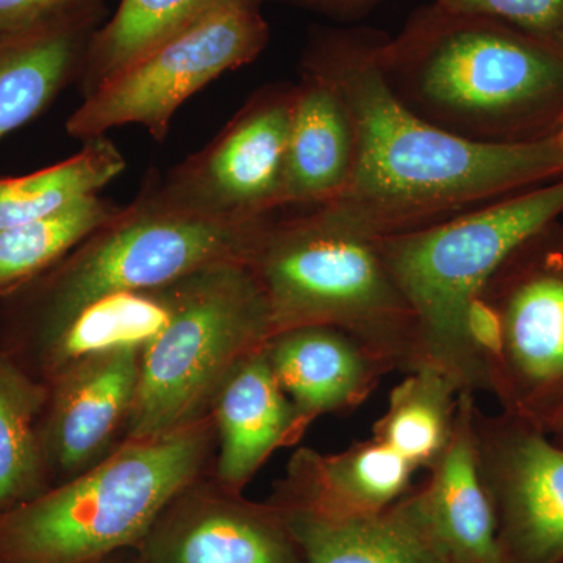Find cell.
<instances>
[{"mask_svg": "<svg viewBox=\"0 0 563 563\" xmlns=\"http://www.w3.org/2000/svg\"><path fill=\"white\" fill-rule=\"evenodd\" d=\"M385 40L368 29H324L303 51L301 66L331 81L355 132L346 188L320 206L331 217L369 239H384L563 176L554 136L523 144L474 143L413 113L385 76Z\"/></svg>", "mask_w": 563, "mask_h": 563, "instance_id": "6da1fadb", "label": "cell"}, {"mask_svg": "<svg viewBox=\"0 0 563 563\" xmlns=\"http://www.w3.org/2000/svg\"><path fill=\"white\" fill-rule=\"evenodd\" d=\"M269 336L268 302L246 263H220L185 277L172 320L141 351L125 442L209 417L225 379Z\"/></svg>", "mask_w": 563, "mask_h": 563, "instance_id": "52a82bcc", "label": "cell"}, {"mask_svg": "<svg viewBox=\"0 0 563 563\" xmlns=\"http://www.w3.org/2000/svg\"><path fill=\"white\" fill-rule=\"evenodd\" d=\"M269 217H185L135 196L60 262L0 298V352L18 361L81 309L118 292L165 287L220 263L247 265Z\"/></svg>", "mask_w": 563, "mask_h": 563, "instance_id": "277c9868", "label": "cell"}, {"mask_svg": "<svg viewBox=\"0 0 563 563\" xmlns=\"http://www.w3.org/2000/svg\"><path fill=\"white\" fill-rule=\"evenodd\" d=\"M211 415L129 440L87 472L0 514V563H96L136 551L168 504L211 472Z\"/></svg>", "mask_w": 563, "mask_h": 563, "instance_id": "3957f363", "label": "cell"}, {"mask_svg": "<svg viewBox=\"0 0 563 563\" xmlns=\"http://www.w3.org/2000/svg\"><path fill=\"white\" fill-rule=\"evenodd\" d=\"M295 84L258 88L213 140L136 198L152 209L211 220L254 221L282 210Z\"/></svg>", "mask_w": 563, "mask_h": 563, "instance_id": "30bf717a", "label": "cell"}, {"mask_svg": "<svg viewBox=\"0 0 563 563\" xmlns=\"http://www.w3.org/2000/svg\"><path fill=\"white\" fill-rule=\"evenodd\" d=\"M550 435H554L555 443L563 448V417L561 418V421L554 426V429L551 431Z\"/></svg>", "mask_w": 563, "mask_h": 563, "instance_id": "4dcf8cb0", "label": "cell"}, {"mask_svg": "<svg viewBox=\"0 0 563 563\" xmlns=\"http://www.w3.org/2000/svg\"><path fill=\"white\" fill-rule=\"evenodd\" d=\"M132 563H141L140 559H139V555L135 554V559H133Z\"/></svg>", "mask_w": 563, "mask_h": 563, "instance_id": "836d02e7", "label": "cell"}, {"mask_svg": "<svg viewBox=\"0 0 563 563\" xmlns=\"http://www.w3.org/2000/svg\"><path fill=\"white\" fill-rule=\"evenodd\" d=\"M558 44H559V46H561V47H562V49H563V27H562L561 33H559V36H558Z\"/></svg>", "mask_w": 563, "mask_h": 563, "instance_id": "d6a6232c", "label": "cell"}, {"mask_svg": "<svg viewBox=\"0 0 563 563\" xmlns=\"http://www.w3.org/2000/svg\"><path fill=\"white\" fill-rule=\"evenodd\" d=\"M66 161L18 177H0V231L43 220L99 192L125 172L124 155L109 135L81 141Z\"/></svg>", "mask_w": 563, "mask_h": 563, "instance_id": "7402d4cb", "label": "cell"}, {"mask_svg": "<svg viewBox=\"0 0 563 563\" xmlns=\"http://www.w3.org/2000/svg\"><path fill=\"white\" fill-rule=\"evenodd\" d=\"M265 352L306 429L322 415L357 409L385 374L395 372L383 355L357 336L328 325L274 333Z\"/></svg>", "mask_w": 563, "mask_h": 563, "instance_id": "2e32d148", "label": "cell"}, {"mask_svg": "<svg viewBox=\"0 0 563 563\" xmlns=\"http://www.w3.org/2000/svg\"><path fill=\"white\" fill-rule=\"evenodd\" d=\"M106 0L0 35V141L31 124L70 85H79Z\"/></svg>", "mask_w": 563, "mask_h": 563, "instance_id": "9a60e30c", "label": "cell"}, {"mask_svg": "<svg viewBox=\"0 0 563 563\" xmlns=\"http://www.w3.org/2000/svg\"><path fill=\"white\" fill-rule=\"evenodd\" d=\"M136 551H129V553H121L113 555V558L106 559V561L96 563H132L135 559Z\"/></svg>", "mask_w": 563, "mask_h": 563, "instance_id": "f546056e", "label": "cell"}, {"mask_svg": "<svg viewBox=\"0 0 563 563\" xmlns=\"http://www.w3.org/2000/svg\"><path fill=\"white\" fill-rule=\"evenodd\" d=\"M354 161L355 132L346 103L331 81L301 66L295 84L282 210L335 201L346 188Z\"/></svg>", "mask_w": 563, "mask_h": 563, "instance_id": "d6986e66", "label": "cell"}, {"mask_svg": "<svg viewBox=\"0 0 563 563\" xmlns=\"http://www.w3.org/2000/svg\"><path fill=\"white\" fill-rule=\"evenodd\" d=\"M383 66L413 113L474 143H536L563 124L562 47L503 21L432 2L387 36Z\"/></svg>", "mask_w": 563, "mask_h": 563, "instance_id": "7a4b0ae2", "label": "cell"}, {"mask_svg": "<svg viewBox=\"0 0 563 563\" xmlns=\"http://www.w3.org/2000/svg\"><path fill=\"white\" fill-rule=\"evenodd\" d=\"M476 404V393H461L453 439L429 466L428 481L393 504L446 563H504L495 512L477 466Z\"/></svg>", "mask_w": 563, "mask_h": 563, "instance_id": "5bb4252c", "label": "cell"}, {"mask_svg": "<svg viewBox=\"0 0 563 563\" xmlns=\"http://www.w3.org/2000/svg\"><path fill=\"white\" fill-rule=\"evenodd\" d=\"M563 176L450 220L376 239L385 265L413 313L421 365L485 391L470 317L504 258L533 232L561 220Z\"/></svg>", "mask_w": 563, "mask_h": 563, "instance_id": "8992f818", "label": "cell"}, {"mask_svg": "<svg viewBox=\"0 0 563 563\" xmlns=\"http://www.w3.org/2000/svg\"><path fill=\"white\" fill-rule=\"evenodd\" d=\"M309 563H446L388 507L368 517L333 518L274 501Z\"/></svg>", "mask_w": 563, "mask_h": 563, "instance_id": "44dd1931", "label": "cell"}, {"mask_svg": "<svg viewBox=\"0 0 563 563\" xmlns=\"http://www.w3.org/2000/svg\"><path fill=\"white\" fill-rule=\"evenodd\" d=\"M214 0H120L92 38L79 90L84 98L102 81L209 9Z\"/></svg>", "mask_w": 563, "mask_h": 563, "instance_id": "484cf974", "label": "cell"}, {"mask_svg": "<svg viewBox=\"0 0 563 563\" xmlns=\"http://www.w3.org/2000/svg\"><path fill=\"white\" fill-rule=\"evenodd\" d=\"M459 13L492 18L558 43L563 27V0H433Z\"/></svg>", "mask_w": 563, "mask_h": 563, "instance_id": "4316f807", "label": "cell"}, {"mask_svg": "<svg viewBox=\"0 0 563 563\" xmlns=\"http://www.w3.org/2000/svg\"><path fill=\"white\" fill-rule=\"evenodd\" d=\"M504 563H563V448L509 413H473Z\"/></svg>", "mask_w": 563, "mask_h": 563, "instance_id": "8fae6325", "label": "cell"}, {"mask_svg": "<svg viewBox=\"0 0 563 563\" xmlns=\"http://www.w3.org/2000/svg\"><path fill=\"white\" fill-rule=\"evenodd\" d=\"M46 384L0 352V514L49 490L38 420Z\"/></svg>", "mask_w": 563, "mask_h": 563, "instance_id": "cb8c5ba5", "label": "cell"}, {"mask_svg": "<svg viewBox=\"0 0 563 563\" xmlns=\"http://www.w3.org/2000/svg\"><path fill=\"white\" fill-rule=\"evenodd\" d=\"M461 393L454 379L432 366L407 374L374 422L373 439L401 454L415 470H428L453 439Z\"/></svg>", "mask_w": 563, "mask_h": 563, "instance_id": "603a6c76", "label": "cell"}, {"mask_svg": "<svg viewBox=\"0 0 563 563\" xmlns=\"http://www.w3.org/2000/svg\"><path fill=\"white\" fill-rule=\"evenodd\" d=\"M141 563H309L285 515L211 476L188 485L136 550Z\"/></svg>", "mask_w": 563, "mask_h": 563, "instance_id": "4fadbf2b", "label": "cell"}, {"mask_svg": "<svg viewBox=\"0 0 563 563\" xmlns=\"http://www.w3.org/2000/svg\"><path fill=\"white\" fill-rule=\"evenodd\" d=\"M141 351L122 346L87 355L44 383L38 437L51 488L98 465L125 442Z\"/></svg>", "mask_w": 563, "mask_h": 563, "instance_id": "7c38bea8", "label": "cell"}, {"mask_svg": "<svg viewBox=\"0 0 563 563\" xmlns=\"http://www.w3.org/2000/svg\"><path fill=\"white\" fill-rule=\"evenodd\" d=\"M272 317V335L328 325L357 336L406 374L422 368L413 313L376 239L322 207L274 213L250 262Z\"/></svg>", "mask_w": 563, "mask_h": 563, "instance_id": "5b68a950", "label": "cell"}, {"mask_svg": "<svg viewBox=\"0 0 563 563\" xmlns=\"http://www.w3.org/2000/svg\"><path fill=\"white\" fill-rule=\"evenodd\" d=\"M184 279L92 302L14 362L35 379L47 383L69 363L87 355L122 346L144 347L172 320Z\"/></svg>", "mask_w": 563, "mask_h": 563, "instance_id": "ffe728a7", "label": "cell"}, {"mask_svg": "<svg viewBox=\"0 0 563 563\" xmlns=\"http://www.w3.org/2000/svg\"><path fill=\"white\" fill-rule=\"evenodd\" d=\"M263 2L214 0L84 98L66 121V133L87 141L124 125H141L162 143L188 99L265 51L269 25Z\"/></svg>", "mask_w": 563, "mask_h": 563, "instance_id": "9c48e42d", "label": "cell"}, {"mask_svg": "<svg viewBox=\"0 0 563 563\" xmlns=\"http://www.w3.org/2000/svg\"><path fill=\"white\" fill-rule=\"evenodd\" d=\"M415 472L412 463L373 437L339 454L301 448L288 461L272 499L325 517H368L407 495Z\"/></svg>", "mask_w": 563, "mask_h": 563, "instance_id": "ac0fdd59", "label": "cell"}, {"mask_svg": "<svg viewBox=\"0 0 563 563\" xmlns=\"http://www.w3.org/2000/svg\"><path fill=\"white\" fill-rule=\"evenodd\" d=\"M95 0H0V35L21 31Z\"/></svg>", "mask_w": 563, "mask_h": 563, "instance_id": "83f0119b", "label": "cell"}, {"mask_svg": "<svg viewBox=\"0 0 563 563\" xmlns=\"http://www.w3.org/2000/svg\"><path fill=\"white\" fill-rule=\"evenodd\" d=\"M555 144H558L559 151L562 152L563 155V124L561 129H559L558 133L554 135Z\"/></svg>", "mask_w": 563, "mask_h": 563, "instance_id": "1f68e13d", "label": "cell"}, {"mask_svg": "<svg viewBox=\"0 0 563 563\" xmlns=\"http://www.w3.org/2000/svg\"><path fill=\"white\" fill-rule=\"evenodd\" d=\"M120 209L98 195L43 220L0 231V298L47 272Z\"/></svg>", "mask_w": 563, "mask_h": 563, "instance_id": "d4e9b609", "label": "cell"}, {"mask_svg": "<svg viewBox=\"0 0 563 563\" xmlns=\"http://www.w3.org/2000/svg\"><path fill=\"white\" fill-rule=\"evenodd\" d=\"M485 391L550 435L563 417V222L529 235L484 285L470 317Z\"/></svg>", "mask_w": 563, "mask_h": 563, "instance_id": "ba28073f", "label": "cell"}, {"mask_svg": "<svg viewBox=\"0 0 563 563\" xmlns=\"http://www.w3.org/2000/svg\"><path fill=\"white\" fill-rule=\"evenodd\" d=\"M280 2L292 3V5L318 11V13L329 14L333 18H350L365 13L366 10L373 9L384 0H280Z\"/></svg>", "mask_w": 563, "mask_h": 563, "instance_id": "f1b7e54d", "label": "cell"}, {"mask_svg": "<svg viewBox=\"0 0 563 563\" xmlns=\"http://www.w3.org/2000/svg\"><path fill=\"white\" fill-rule=\"evenodd\" d=\"M210 415L217 432L211 476L233 492L243 493L274 451L298 443L306 432L274 376L265 346L233 369Z\"/></svg>", "mask_w": 563, "mask_h": 563, "instance_id": "e0dca14e", "label": "cell"}]
</instances>
